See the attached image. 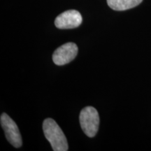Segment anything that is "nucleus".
I'll return each instance as SVG.
<instances>
[{
    "instance_id": "f257e3e1",
    "label": "nucleus",
    "mask_w": 151,
    "mask_h": 151,
    "mask_svg": "<svg viewBox=\"0 0 151 151\" xmlns=\"http://www.w3.org/2000/svg\"><path fill=\"white\" fill-rule=\"evenodd\" d=\"M43 130L46 139L54 151H67L69 149L65 134L58 123L52 118H47L43 122Z\"/></svg>"
},
{
    "instance_id": "423d86ee",
    "label": "nucleus",
    "mask_w": 151,
    "mask_h": 151,
    "mask_svg": "<svg viewBox=\"0 0 151 151\" xmlns=\"http://www.w3.org/2000/svg\"><path fill=\"white\" fill-rule=\"evenodd\" d=\"M143 0H107L111 9L115 11H125L140 4Z\"/></svg>"
},
{
    "instance_id": "20e7f679",
    "label": "nucleus",
    "mask_w": 151,
    "mask_h": 151,
    "mask_svg": "<svg viewBox=\"0 0 151 151\" xmlns=\"http://www.w3.org/2000/svg\"><path fill=\"white\" fill-rule=\"evenodd\" d=\"M78 46L74 43L69 42L55 50L52 60L56 65L62 66L72 61L78 54Z\"/></svg>"
},
{
    "instance_id": "7ed1b4c3",
    "label": "nucleus",
    "mask_w": 151,
    "mask_h": 151,
    "mask_svg": "<svg viewBox=\"0 0 151 151\" xmlns=\"http://www.w3.org/2000/svg\"><path fill=\"white\" fill-rule=\"evenodd\" d=\"M1 127L4 130L7 141L15 148H20L22 144V137L20 131L14 120H13L9 115L4 113L0 117Z\"/></svg>"
},
{
    "instance_id": "f03ea898",
    "label": "nucleus",
    "mask_w": 151,
    "mask_h": 151,
    "mask_svg": "<svg viewBox=\"0 0 151 151\" xmlns=\"http://www.w3.org/2000/svg\"><path fill=\"white\" fill-rule=\"evenodd\" d=\"M81 127L88 137H94L99 129V116L97 111L92 106L82 109L79 116Z\"/></svg>"
},
{
    "instance_id": "39448f33",
    "label": "nucleus",
    "mask_w": 151,
    "mask_h": 151,
    "mask_svg": "<svg viewBox=\"0 0 151 151\" xmlns=\"http://www.w3.org/2000/svg\"><path fill=\"white\" fill-rule=\"evenodd\" d=\"M82 21V16L78 11L69 10L62 13L57 17L55 24L59 29H73L80 26Z\"/></svg>"
}]
</instances>
